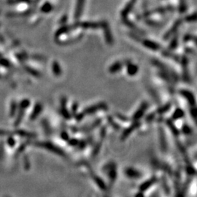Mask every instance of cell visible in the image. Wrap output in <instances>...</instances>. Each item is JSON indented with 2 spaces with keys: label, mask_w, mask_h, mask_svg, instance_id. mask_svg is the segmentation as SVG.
<instances>
[{
  "label": "cell",
  "mask_w": 197,
  "mask_h": 197,
  "mask_svg": "<svg viewBox=\"0 0 197 197\" xmlns=\"http://www.w3.org/2000/svg\"><path fill=\"white\" fill-rule=\"evenodd\" d=\"M105 170L107 172V175L111 184L114 183L117 177L116 165L113 163H109L105 166Z\"/></svg>",
  "instance_id": "1"
},
{
  "label": "cell",
  "mask_w": 197,
  "mask_h": 197,
  "mask_svg": "<svg viewBox=\"0 0 197 197\" xmlns=\"http://www.w3.org/2000/svg\"><path fill=\"white\" fill-rule=\"evenodd\" d=\"M107 105L102 102V103H99L97 104V105H91V106L88 107L86 109H85L83 112L85 113V115H91V114L95 113L96 112L101 110H107Z\"/></svg>",
  "instance_id": "2"
},
{
  "label": "cell",
  "mask_w": 197,
  "mask_h": 197,
  "mask_svg": "<svg viewBox=\"0 0 197 197\" xmlns=\"http://www.w3.org/2000/svg\"><path fill=\"white\" fill-rule=\"evenodd\" d=\"M148 108V102H145L140 105V107H139V109L135 112V113L133 115V121H137L142 118L144 115V114L146 112L147 109Z\"/></svg>",
  "instance_id": "3"
},
{
  "label": "cell",
  "mask_w": 197,
  "mask_h": 197,
  "mask_svg": "<svg viewBox=\"0 0 197 197\" xmlns=\"http://www.w3.org/2000/svg\"><path fill=\"white\" fill-rule=\"evenodd\" d=\"M180 94L184 97L185 99H186V100L188 101L189 104L191 105L192 107L195 106V104H196V99H195V97L193 95V94L192 92H191L190 91L186 89H182L180 91Z\"/></svg>",
  "instance_id": "4"
},
{
  "label": "cell",
  "mask_w": 197,
  "mask_h": 197,
  "mask_svg": "<svg viewBox=\"0 0 197 197\" xmlns=\"http://www.w3.org/2000/svg\"><path fill=\"white\" fill-rule=\"evenodd\" d=\"M41 145L43 147H44V148L48 149V150H50V151L53 152V153H55V154H58L61 156H65V153H64L61 148H59L58 147L55 146L53 144L50 143V142H43V143H42Z\"/></svg>",
  "instance_id": "5"
},
{
  "label": "cell",
  "mask_w": 197,
  "mask_h": 197,
  "mask_svg": "<svg viewBox=\"0 0 197 197\" xmlns=\"http://www.w3.org/2000/svg\"><path fill=\"white\" fill-rule=\"evenodd\" d=\"M139 125H140V123L139 122V121H134V123L133 124H132L130 126H129V127H128L127 129H125V130L123 132L122 135H121V140H124V139H126V138H127L128 137H129V135L132 134V132H134V131L137 128L139 127Z\"/></svg>",
  "instance_id": "6"
},
{
  "label": "cell",
  "mask_w": 197,
  "mask_h": 197,
  "mask_svg": "<svg viewBox=\"0 0 197 197\" xmlns=\"http://www.w3.org/2000/svg\"><path fill=\"white\" fill-rule=\"evenodd\" d=\"M156 181H157V178L156 177H152L151 178L148 179V180L142 183L140 185V186H139V191H140V192H145V191H147L150 187H152L156 183Z\"/></svg>",
  "instance_id": "7"
},
{
  "label": "cell",
  "mask_w": 197,
  "mask_h": 197,
  "mask_svg": "<svg viewBox=\"0 0 197 197\" xmlns=\"http://www.w3.org/2000/svg\"><path fill=\"white\" fill-rule=\"evenodd\" d=\"M125 174L129 178L137 179L142 177V173L132 167H128L125 169Z\"/></svg>",
  "instance_id": "8"
},
{
  "label": "cell",
  "mask_w": 197,
  "mask_h": 197,
  "mask_svg": "<svg viewBox=\"0 0 197 197\" xmlns=\"http://www.w3.org/2000/svg\"><path fill=\"white\" fill-rule=\"evenodd\" d=\"M139 71V67L136 64H132V63H128L126 65V72L129 76H134L137 74Z\"/></svg>",
  "instance_id": "9"
},
{
  "label": "cell",
  "mask_w": 197,
  "mask_h": 197,
  "mask_svg": "<svg viewBox=\"0 0 197 197\" xmlns=\"http://www.w3.org/2000/svg\"><path fill=\"white\" fill-rule=\"evenodd\" d=\"M123 66V62H120V61H118V62L114 63L109 68V72L112 74L113 73H116L118 72H119L120 70H122V67Z\"/></svg>",
  "instance_id": "10"
},
{
  "label": "cell",
  "mask_w": 197,
  "mask_h": 197,
  "mask_svg": "<svg viewBox=\"0 0 197 197\" xmlns=\"http://www.w3.org/2000/svg\"><path fill=\"white\" fill-rule=\"evenodd\" d=\"M185 112L181 109V108H176L174 112L172 114V120L177 121V120L181 119L184 117Z\"/></svg>",
  "instance_id": "11"
},
{
  "label": "cell",
  "mask_w": 197,
  "mask_h": 197,
  "mask_svg": "<svg viewBox=\"0 0 197 197\" xmlns=\"http://www.w3.org/2000/svg\"><path fill=\"white\" fill-rule=\"evenodd\" d=\"M159 134H160V142H161V148L163 149L164 151H166L167 145H166V137H165L164 132L163 129H159Z\"/></svg>",
  "instance_id": "12"
},
{
  "label": "cell",
  "mask_w": 197,
  "mask_h": 197,
  "mask_svg": "<svg viewBox=\"0 0 197 197\" xmlns=\"http://www.w3.org/2000/svg\"><path fill=\"white\" fill-rule=\"evenodd\" d=\"M94 180L96 183H97V186L100 188L102 190H107V186L105 184V182L100 178V177H98V176H94Z\"/></svg>",
  "instance_id": "13"
},
{
  "label": "cell",
  "mask_w": 197,
  "mask_h": 197,
  "mask_svg": "<svg viewBox=\"0 0 197 197\" xmlns=\"http://www.w3.org/2000/svg\"><path fill=\"white\" fill-rule=\"evenodd\" d=\"M166 124H167V126H169V129H170V130H171V132H172V133L174 135V136L177 137L179 134H180V133H179L180 132H179L178 129L176 128V126H174V123H172V121H170V120H167V121H166Z\"/></svg>",
  "instance_id": "14"
},
{
  "label": "cell",
  "mask_w": 197,
  "mask_h": 197,
  "mask_svg": "<svg viewBox=\"0 0 197 197\" xmlns=\"http://www.w3.org/2000/svg\"><path fill=\"white\" fill-rule=\"evenodd\" d=\"M53 72L55 76H60L61 75V69L58 61H54L53 63Z\"/></svg>",
  "instance_id": "15"
},
{
  "label": "cell",
  "mask_w": 197,
  "mask_h": 197,
  "mask_svg": "<svg viewBox=\"0 0 197 197\" xmlns=\"http://www.w3.org/2000/svg\"><path fill=\"white\" fill-rule=\"evenodd\" d=\"M171 107H172V104L170 103V102H169V103L166 104L165 105H164V106H162L161 107L159 108V110H158V112H159V114H164L165 113V112H168V111L170 110Z\"/></svg>",
  "instance_id": "16"
},
{
  "label": "cell",
  "mask_w": 197,
  "mask_h": 197,
  "mask_svg": "<svg viewBox=\"0 0 197 197\" xmlns=\"http://www.w3.org/2000/svg\"><path fill=\"white\" fill-rule=\"evenodd\" d=\"M107 121H108V123H109V124L110 125V126H112V128H113L115 130H117V131L119 130L120 126L118 124V123H115V121H114L112 117L108 116L107 117Z\"/></svg>",
  "instance_id": "17"
},
{
  "label": "cell",
  "mask_w": 197,
  "mask_h": 197,
  "mask_svg": "<svg viewBox=\"0 0 197 197\" xmlns=\"http://www.w3.org/2000/svg\"><path fill=\"white\" fill-rule=\"evenodd\" d=\"M61 112L62 116L64 117L65 119H70V118H71V114H70V112L67 110L66 107H61Z\"/></svg>",
  "instance_id": "18"
},
{
  "label": "cell",
  "mask_w": 197,
  "mask_h": 197,
  "mask_svg": "<svg viewBox=\"0 0 197 197\" xmlns=\"http://www.w3.org/2000/svg\"><path fill=\"white\" fill-rule=\"evenodd\" d=\"M182 132L186 135H189L192 133V129L188 124H184L182 127Z\"/></svg>",
  "instance_id": "19"
},
{
  "label": "cell",
  "mask_w": 197,
  "mask_h": 197,
  "mask_svg": "<svg viewBox=\"0 0 197 197\" xmlns=\"http://www.w3.org/2000/svg\"><path fill=\"white\" fill-rule=\"evenodd\" d=\"M68 142L70 146H77L79 143V140H78L75 138H73V139H69Z\"/></svg>",
  "instance_id": "20"
},
{
  "label": "cell",
  "mask_w": 197,
  "mask_h": 197,
  "mask_svg": "<svg viewBox=\"0 0 197 197\" xmlns=\"http://www.w3.org/2000/svg\"><path fill=\"white\" fill-rule=\"evenodd\" d=\"M61 137L63 140H65V141H68L69 139H70V136H69L68 133H67L66 131H63V132H61Z\"/></svg>",
  "instance_id": "21"
},
{
  "label": "cell",
  "mask_w": 197,
  "mask_h": 197,
  "mask_svg": "<svg viewBox=\"0 0 197 197\" xmlns=\"http://www.w3.org/2000/svg\"><path fill=\"white\" fill-rule=\"evenodd\" d=\"M101 148V143H99L98 145H97L95 146V148L94 149V151H93V156H96L97 154L99 153V150H100Z\"/></svg>",
  "instance_id": "22"
},
{
  "label": "cell",
  "mask_w": 197,
  "mask_h": 197,
  "mask_svg": "<svg viewBox=\"0 0 197 197\" xmlns=\"http://www.w3.org/2000/svg\"><path fill=\"white\" fill-rule=\"evenodd\" d=\"M35 110H36L35 112H34V113H33V115H32L33 118H35L36 116H37V114L40 113V111H41V110H42L41 106H40V105H37V106H36V107H35Z\"/></svg>",
  "instance_id": "23"
},
{
  "label": "cell",
  "mask_w": 197,
  "mask_h": 197,
  "mask_svg": "<svg viewBox=\"0 0 197 197\" xmlns=\"http://www.w3.org/2000/svg\"><path fill=\"white\" fill-rule=\"evenodd\" d=\"M85 113L84 112H81V113H78V114H75V118H76L77 121H80L82 118L85 117Z\"/></svg>",
  "instance_id": "24"
},
{
  "label": "cell",
  "mask_w": 197,
  "mask_h": 197,
  "mask_svg": "<svg viewBox=\"0 0 197 197\" xmlns=\"http://www.w3.org/2000/svg\"><path fill=\"white\" fill-rule=\"evenodd\" d=\"M115 115H116V117L118 118V119L122 120L123 121H125V122H126V121H128V120H129L126 116H124V115H121V114H120V113H116L115 114Z\"/></svg>",
  "instance_id": "25"
},
{
  "label": "cell",
  "mask_w": 197,
  "mask_h": 197,
  "mask_svg": "<svg viewBox=\"0 0 197 197\" xmlns=\"http://www.w3.org/2000/svg\"><path fill=\"white\" fill-rule=\"evenodd\" d=\"M78 104L77 102H74L72 106V111H73V113H75V115L76 114L77 110H78Z\"/></svg>",
  "instance_id": "26"
},
{
  "label": "cell",
  "mask_w": 197,
  "mask_h": 197,
  "mask_svg": "<svg viewBox=\"0 0 197 197\" xmlns=\"http://www.w3.org/2000/svg\"><path fill=\"white\" fill-rule=\"evenodd\" d=\"M191 110V115H192V118H193V121H195V120H196V108L193 106V107Z\"/></svg>",
  "instance_id": "27"
},
{
  "label": "cell",
  "mask_w": 197,
  "mask_h": 197,
  "mask_svg": "<svg viewBox=\"0 0 197 197\" xmlns=\"http://www.w3.org/2000/svg\"><path fill=\"white\" fill-rule=\"evenodd\" d=\"M101 137H102V138H104L105 137V134H106V127H105V126H104L103 128H102V129H101Z\"/></svg>",
  "instance_id": "28"
},
{
  "label": "cell",
  "mask_w": 197,
  "mask_h": 197,
  "mask_svg": "<svg viewBox=\"0 0 197 197\" xmlns=\"http://www.w3.org/2000/svg\"><path fill=\"white\" fill-rule=\"evenodd\" d=\"M154 116H155V114L154 113L150 114V115H149L146 118V120L148 121H151L152 119H153V118H154Z\"/></svg>",
  "instance_id": "29"
}]
</instances>
